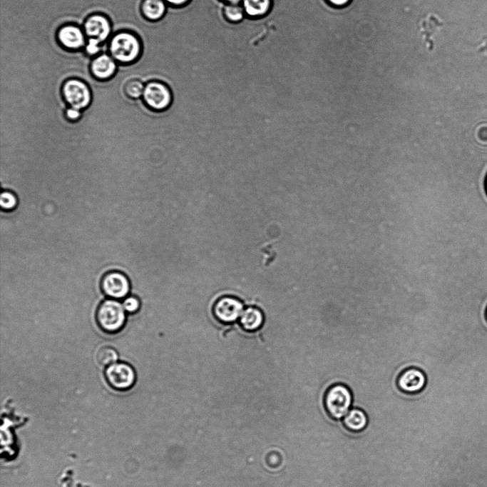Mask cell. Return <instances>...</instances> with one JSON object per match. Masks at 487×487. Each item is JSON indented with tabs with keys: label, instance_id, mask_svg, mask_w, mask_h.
<instances>
[{
	"label": "cell",
	"instance_id": "1",
	"mask_svg": "<svg viewBox=\"0 0 487 487\" xmlns=\"http://www.w3.org/2000/svg\"><path fill=\"white\" fill-rule=\"evenodd\" d=\"M142 50L140 38L129 31L114 33L108 42L107 52L121 65L135 63L140 58Z\"/></svg>",
	"mask_w": 487,
	"mask_h": 487
},
{
	"label": "cell",
	"instance_id": "2",
	"mask_svg": "<svg viewBox=\"0 0 487 487\" xmlns=\"http://www.w3.org/2000/svg\"><path fill=\"white\" fill-rule=\"evenodd\" d=\"M353 396L349 388L343 383H334L326 391L324 396V406L328 416L334 420H339L351 409Z\"/></svg>",
	"mask_w": 487,
	"mask_h": 487
},
{
	"label": "cell",
	"instance_id": "3",
	"mask_svg": "<svg viewBox=\"0 0 487 487\" xmlns=\"http://www.w3.org/2000/svg\"><path fill=\"white\" fill-rule=\"evenodd\" d=\"M123 304L113 299L103 301L96 311L99 327L108 333H116L124 326L126 316Z\"/></svg>",
	"mask_w": 487,
	"mask_h": 487
},
{
	"label": "cell",
	"instance_id": "4",
	"mask_svg": "<svg viewBox=\"0 0 487 487\" xmlns=\"http://www.w3.org/2000/svg\"><path fill=\"white\" fill-rule=\"evenodd\" d=\"M61 92L70 107L80 111L87 108L92 100L91 87L81 79H66L61 86Z\"/></svg>",
	"mask_w": 487,
	"mask_h": 487
},
{
	"label": "cell",
	"instance_id": "5",
	"mask_svg": "<svg viewBox=\"0 0 487 487\" xmlns=\"http://www.w3.org/2000/svg\"><path fill=\"white\" fill-rule=\"evenodd\" d=\"M143 99L149 109L155 111H163L170 106L173 94L167 84L153 79L145 84Z\"/></svg>",
	"mask_w": 487,
	"mask_h": 487
},
{
	"label": "cell",
	"instance_id": "6",
	"mask_svg": "<svg viewBox=\"0 0 487 487\" xmlns=\"http://www.w3.org/2000/svg\"><path fill=\"white\" fill-rule=\"evenodd\" d=\"M106 379L111 387L118 391H126L133 387L135 373L132 366L125 363H114L105 371Z\"/></svg>",
	"mask_w": 487,
	"mask_h": 487
},
{
	"label": "cell",
	"instance_id": "7",
	"mask_svg": "<svg viewBox=\"0 0 487 487\" xmlns=\"http://www.w3.org/2000/svg\"><path fill=\"white\" fill-rule=\"evenodd\" d=\"M56 39L58 44L70 51L83 50L87 42V37L82 27L74 24H66L60 26Z\"/></svg>",
	"mask_w": 487,
	"mask_h": 487
},
{
	"label": "cell",
	"instance_id": "8",
	"mask_svg": "<svg viewBox=\"0 0 487 487\" xmlns=\"http://www.w3.org/2000/svg\"><path fill=\"white\" fill-rule=\"evenodd\" d=\"M81 27L87 39L94 38L102 44L109 40L113 34L112 25L109 18L101 13L89 15L83 21Z\"/></svg>",
	"mask_w": 487,
	"mask_h": 487
},
{
	"label": "cell",
	"instance_id": "9",
	"mask_svg": "<svg viewBox=\"0 0 487 487\" xmlns=\"http://www.w3.org/2000/svg\"><path fill=\"white\" fill-rule=\"evenodd\" d=\"M426 384V376L419 368L409 367L397 377L396 386L400 391L409 395L420 393Z\"/></svg>",
	"mask_w": 487,
	"mask_h": 487
},
{
	"label": "cell",
	"instance_id": "10",
	"mask_svg": "<svg viewBox=\"0 0 487 487\" xmlns=\"http://www.w3.org/2000/svg\"><path fill=\"white\" fill-rule=\"evenodd\" d=\"M130 286L127 276L119 271L106 273L101 282L102 291L113 298H122L126 296L130 291Z\"/></svg>",
	"mask_w": 487,
	"mask_h": 487
},
{
	"label": "cell",
	"instance_id": "11",
	"mask_svg": "<svg viewBox=\"0 0 487 487\" xmlns=\"http://www.w3.org/2000/svg\"><path fill=\"white\" fill-rule=\"evenodd\" d=\"M243 311V304L237 298L223 296L219 298L213 307V313L220 321L229 323L235 321Z\"/></svg>",
	"mask_w": 487,
	"mask_h": 487
},
{
	"label": "cell",
	"instance_id": "12",
	"mask_svg": "<svg viewBox=\"0 0 487 487\" xmlns=\"http://www.w3.org/2000/svg\"><path fill=\"white\" fill-rule=\"evenodd\" d=\"M118 64L108 52H102L92 58L89 63L91 75L98 81H108L116 73Z\"/></svg>",
	"mask_w": 487,
	"mask_h": 487
},
{
	"label": "cell",
	"instance_id": "13",
	"mask_svg": "<svg viewBox=\"0 0 487 487\" xmlns=\"http://www.w3.org/2000/svg\"><path fill=\"white\" fill-rule=\"evenodd\" d=\"M168 4L164 0H141L140 9L142 16L150 22H158L166 14Z\"/></svg>",
	"mask_w": 487,
	"mask_h": 487
},
{
	"label": "cell",
	"instance_id": "14",
	"mask_svg": "<svg viewBox=\"0 0 487 487\" xmlns=\"http://www.w3.org/2000/svg\"><path fill=\"white\" fill-rule=\"evenodd\" d=\"M346 429L351 432L359 433L366 428L368 417L366 413L359 408H351L342 418Z\"/></svg>",
	"mask_w": 487,
	"mask_h": 487
},
{
	"label": "cell",
	"instance_id": "15",
	"mask_svg": "<svg viewBox=\"0 0 487 487\" xmlns=\"http://www.w3.org/2000/svg\"><path fill=\"white\" fill-rule=\"evenodd\" d=\"M246 17L258 19L267 16L272 6V0H242Z\"/></svg>",
	"mask_w": 487,
	"mask_h": 487
},
{
	"label": "cell",
	"instance_id": "16",
	"mask_svg": "<svg viewBox=\"0 0 487 487\" xmlns=\"http://www.w3.org/2000/svg\"><path fill=\"white\" fill-rule=\"evenodd\" d=\"M264 322L262 312L257 308L250 306L244 310L240 317L242 327L248 331L258 330Z\"/></svg>",
	"mask_w": 487,
	"mask_h": 487
},
{
	"label": "cell",
	"instance_id": "17",
	"mask_svg": "<svg viewBox=\"0 0 487 487\" xmlns=\"http://www.w3.org/2000/svg\"><path fill=\"white\" fill-rule=\"evenodd\" d=\"M144 89L143 81L138 79H130L122 86L124 95L131 99H138L143 96Z\"/></svg>",
	"mask_w": 487,
	"mask_h": 487
},
{
	"label": "cell",
	"instance_id": "18",
	"mask_svg": "<svg viewBox=\"0 0 487 487\" xmlns=\"http://www.w3.org/2000/svg\"><path fill=\"white\" fill-rule=\"evenodd\" d=\"M224 18L232 24L241 22L245 16L242 4H226L222 10Z\"/></svg>",
	"mask_w": 487,
	"mask_h": 487
},
{
	"label": "cell",
	"instance_id": "19",
	"mask_svg": "<svg viewBox=\"0 0 487 487\" xmlns=\"http://www.w3.org/2000/svg\"><path fill=\"white\" fill-rule=\"evenodd\" d=\"M96 359L101 366H110L118 359V354L116 349L110 346L101 348L96 354Z\"/></svg>",
	"mask_w": 487,
	"mask_h": 487
},
{
	"label": "cell",
	"instance_id": "20",
	"mask_svg": "<svg viewBox=\"0 0 487 487\" xmlns=\"http://www.w3.org/2000/svg\"><path fill=\"white\" fill-rule=\"evenodd\" d=\"M103 44H102L98 40L94 38H88L87 39L86 46L83 50L88 57L93 58L103 52Z\"/></svg>",
	"mask_w": 487,
	"mask_h": 487
},
{
	"label": "cell",
	"instance_id": "21",
	"mask_svg": "<svg viewBox=\"0 0 487 487\" xmlns=\"http://www.w3.org/2000/svg\"><path fill=\"white\" fill-rule=\"evenodd\" d=\"M1 206L4 210H11L17 204V199L14 194L9 191L2 192L0 199Z\"/></svg>",
	"mask_w": 487,
	"mask_h": 487
},
{
	"label": "cell",
	"instance_id": "22",
	"mask_svg": "<svg viewBox=\"0 0 487 487\" xmlns=\"http://www.w3.org/2000/svg\"><path fill=\"white\" fill-rule=\"evenodd\" d=\"M140 305L139 299L135 296L127 297L123 303L125 311L130 313L138 311Z\"/></svg>",
	"mask_w": 487,
	"mask_h": 487
},
{
	"label": "cell",
	"instance_id": "23",
	"mask_svg": "<svg viewBox=\"0 0 487 487\" xmlns=\"http://www.w3.org/2000/svg\"><path fill=\"white\" fill-rule=\"evenodd\" d=\"M65 115L69 121H77L80 119L81 113L78 109L69 107L66 109Z\"/></svg>",
	"mask_w": 487,
	"mask_h": 487
},
{
	"label": "cell",
	"instance_id": "24",
	"mask_svg": "<svg viewBox=\"0 0 487 487\" xmlns=\"http://www.w3.org/2000/svg\"><path fill=\"white\" fill-rule=\"evenodd\" d=\"M168 6L173 8H181L188 5L191 0H164Z\"/></svg>",
	"mask_w": 487,
	"mask_h": 487
},
{
	"label": "cell",
	"instance_id": "25",
	"mask_svg": "<svg viewBox=\"0 0 487 487\" xmlns=\"http://www.w3.org/2000/svg\"><path fill=\"white\" fill-rule=\"evenodd\" d=\"M331 6L336 8H342L347 6L352 0H326Z\"/></svg>",
	"mask_w": 487,
	"mask_h": 487
},
{
	"label": "cell",
	"instance_id": "26",
	"mask_svg": "<svg viewBox=\"0 0 487 487\" xmlns=\"http://www.w3.org/2000/svg\"><path fill=\"white\" fill-rule=\"evenodd\" d=\"M226 4H240L242 1V0H220Z\"/></svg>",
	"mask_w": 487,
	"mask_h": 487
},
{
	"label": "cell",
	"instance_id": "27",
	"mask_svg": "<svg viewBox=\"0 0 487 487\" xmlns=\"http://www.w3.org/2000/svg\"><path fill=\"white\" fill-rule=\"evenodd\" d=\"M45 3H46V2H45ZM46 4H49V3H46ZM51 5H55V4H51ZM56 9H59V6H60V5H56Z\"/></svg>",
	"mask_w": 487,
	"mask_h": 487
},
{
	"label": "cell",
	"instance_id": "28",
	"mask_svg": "<svg viewBox=\"0 0 487 487\" xmlns=\"http://www.w3.org/2000/svg\"><path fill=\"white\" fill-rule=\"evenodd\" d=\"M485 316H486V321H487V306H486V308Z\"/></svg>",
	"mask_w": 487,
	"mask_h": 487
},
{
	"label": "cell",
	"instance_id": "29",
	"mask_svg": "<svg viewBox=\"0 0 487 487\" xmlns=\"http://www.w3.org/2000/svg\"><path fill=\"white\" fill-rule=\"evenodd\" d=\"M486 191H487V177H486Z\"/></svg>",
	"mask_w": 487,
	"mask_h": 487
}]
</instances>
